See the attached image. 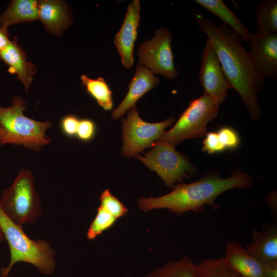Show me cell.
I'll return each mask as SVG.
<instances>
[{
  "mask_svg": "<svg viewBox=\"0 0 277 277\" xmlns=\"http://www.w3.org/2000/svg\"><path fill=\"white\" fill-rule=\"evenodd\" d=\"M202 150L209 154L223 151L224 148L220 143L216 132H210L206 135L203 142Z\"/></svg>",
  "mask_w": 277,
  "mask_h": 277,
  "instance_id": "obj_28",
  "label": "cell"
},
{
  "mask_svg": "<svg viewBox=\"0 0 277 277\" xmlns=\"http://www.w3.org/2000/svg\"><path fill=\"white\" fill-rule=\"evenodd\" d=\"M0 58L8 66L9 72L16 74L28 90L36 68L34 64L27 61L26 53L18 45L15 38L10 41L0 53Z\"/></svg>",
  "mask_w": 277,
  "mask_h": 277,
  "instance_id": "obj_15",
  "label": "cell"
},
{
  "mask_svg": "<svg viewBox=\"0 0 277 277\" xmlns=\"http://www.w3.org/2000/svg\"><path fill=\"white\" fill-rule=\"evenodd\" d=\"M101 206L107 212L116 219L125 215L128 211L126 207L109 189L105 190L100 197Z\"/></svg>",
  "mask_w": 277,
  "mask_h": 277,
  "instance_id": "obj_25",
  "label": "cell"
},
{
  "mask_svg": "<svg viewBox=\"0 0 277 277\" xmlns=\"http://www.w3.org/2000/svg\"><path fill=\"white\" fill-rule=\"evenodd\" d=\"M0 208L19 226L36 222L42 209L31 171L25 169L19 171L11 186L2 192Z\"/></svg>",
  "mask_w": 277,
  "mask_h": 277,
  "instance_id": "obj_5",
  "label": "cell"
},
{
  "mask_svg": "<svg viewBox=\"0 0 277 277\" xmlns=\"http://www.w3.org/2000/svg\"><path fill=\"white\" fill-rule=\"evenodd\" d=\"M194 2L219 17L223 24L235 32L244 42L248 43L251 35L250 31L222 0H195Z\"/></svg>",
  "mask_w": 277,
  "mask_h": 277,
  "instance_id": "obj_19",
  "label": "cell"
},
{
  "mask_svg": "<svg viewBox=\"0 0 277 277\" xmlns=\"http://www.w3.org/2000/svg\"><path fill=\"white\" fill-rule=\"evenodd\" d=\"M257 32L277 33V1L264 0L256 9Z\"/></svg>",
  "mask_w": 277,
  "mask_h": 277,
  "instance_id": "obj_22",
  "label": "cell"
},
{
  "mask_svg": "<svg viewBox=\"0 0 277 277\" xmlns=\"http://www.w3.org/2000/svg\"><path fill=\"white\" fill-rule=\"evenodd\" d=\"M25 103L22 97L17 96L11 106H0V146L10 144L37 150L51 142L45 132L52 127L51 123L26 116Z\"/></svg>",
  "mask_w": 277,
  "mask_h": 277,
  "instance_id": "obj_4",
  "label": "cell"
},
{
  "mask_svg": "<svg viewBox=\"0 0 277 277\" xmlns=\"http://www.w3.org/2000/svg\"><path fill=\"white\" fill-rule=\"evenodd\" d=\"M196 277H241L233 270L224 257L208 259L197 264Z\"/></svg>",
  "mask_w": 277,
  "mask_h": 277,
  "instance_id": "obj_23",
  "label": "cell"
},
{
  "mask_svg": "<svg viewBox=\"0 0 277 277\" xmlns=\"http://www.w3.org/2000/svg\"><path fill=\"white\" fill-rule=\"evenodd\" d=\"M224 258L241 277H266L262 261L249 253L239 242L226 244Z\"/></svg>",
  "mask_w": 277,
  "mask_h": 277,
  "instance_id": "obj_14",
  "label": "cell"
},
{
  "mask_svg": "<svg viewBox=\"0 0 277 277\" xmlns=\"http://www.w3.org/2000/svg\"><path fill=\"white\" fill-rule=\"evenodd\" d=\"M252 182L250 175L242 172L226 178L211 175L191 183L177 184L171 192L163 196L141 197L137 201L139 208L145 212L164 208L177 215L188 211L200 213L205 210L206 205L217 209L215 201L224 192L234 188H250Z\"/></svg>",
  "mask_w": 277,
  "mask_h": 277,
  "instance_id": "obj_2",
  "label": "cell"
},
{
  "mask_svg": "<svg viewBox=\"0 0 277 277\" xmlns=\"http://www.w3.org/2000/svg\"><path fill=\"white\" fill-rule=\"evenodd\" d=\"M159 83V77L148 69L137 64L134 75L129 85L128 93L119 106L113 111L111 117L114 120L120 118L128 110L135 106L136 102L141 97L157 87Z\"/></svg>",
  "mask_w": 277,
  "mask_h": 277,
  "instance_id": "obj_13",
  "label": "cell"
},
{
  "mask_svg": "<svg viewBox=\"0 0 277 277\" xmlns=\"http://www.w3.org/2000/svg\"><path fill=\"white\" fill-rule=\"evenodd\" d=\"M262 263L266 277H277V260L265 261Z\"/></svg>",
  "mask_w": 277,
  "mask_h": 277,
  "instance_id": "obj_30",
  "label": "cell"
},
{
  "mask_svg": "<svg viewBox=\"0 0 277 277\" xmlns=\"http://www.w3.org/2000/svg\"><path fill=\"white\" fill-rule=\"evenodd\" d=\"M80 119L74 115H67L61 121L60 127L63 133L68 137L76 136Z\"/></svg>",
  "mask_w": 277,
  "mask_h": 277,
  "instance_id": "obj_29",
  "label": "cell"
},
{
  "mask_svg": "<svg viewBox=\"0 0 277 277\" xmlns=\"http://www.w3.org/2000/svg\"><path fill=\"white\" fill-rule=\"evenodd\" d=\"M216 132L219 140L225 150L234 149L239 146L240 143L239 136L232 128L224 127Z\"/></svg>",
  "mask_w": 277,
  "mask_h": 277,
  "instance_id": "obj_26",
  "label": "cell"
},
{
  "mask_svg": "<svg viewBox=\"0 0 277 277\" xmlns=\"http://www.w3.org/2000/svg\"><path fill=\"white\" fill-rule=\"evenodd\" d=\"M172 39V33L168 29L163 27L156 30L151 39L142 42L138 46V64L154 74L175 79L179 72L174 65Z\"/></svg>",
  "mask_w": 277,
  "mask_h": 277,
  "instance_id": "obj_9",
  "label": "cell"
},
{
  "mask_svg": "<svg viewBox=\"0 0 277 277\" xmlns=\"http://www.w3.org/2000/svg\"><path fill=\"white\" fill-rule=\"evenodd\" d=\"M81 80L88 93L101 107L105 110L112 109V92L103 77L92 79L86 75H82Z\"/></svg>",
  "mask_w": 277,
  "mask_h": 277,
  "instance_id": "obj_21",
  "label": "cell"
},
{
  "mask_svg": "<svg viewBox=\"0 0 277 277\" xmlns=\"http://www.w3.org/2000/svg\"><path fill=\"white\" fill-rule=\"evenodd\" d=\"M4 240H5V237H4V234L0 228V243L3 242Z\"/></svg>",
  "mask_w": 277,
  "mask_h": 277,
  "instance_id": "obj_33",
  "label": "cell"
},
{
  "mask_svg": "<svg viewBox=\"0 0 277 277\" xmlns=\"http://www.w3.org/2000/svg\"><path fill=\"white\" fill-rule=\"evenodd\" d=\"M269 199H268L267 201V204L270 208L271 212L274 217L276 218L277 216V207H276V199L275 200V196L273 195L272 197V196H270Z\"/></svg>",
  "mask_w": 277,
  "mask_h": 277,
  "instance_id": "obj_32",
  "label": "cell"
},
{
  "mask_svg": "<svg viewBox=\"0 0 277 277\" xmlns=\"http://www.w3.org/2000/svg\"><path fill=\"white\" fill-rule=\"evenodd\" d=\"M197 264L188 256H184L177 261H169L146 277H196Z\"/></svg>",
  "mask_w": 277,
  "mask_h": 277,
  "instance_id": "obj_20",
  "label": "cell"
},
{
  "mask_svg": "<svg viewBox=\"0 0 277 277\" xmlns=\"http://www.w3.org/2000/svg\"><path fill=\"white\" fill-rule=\"evenodd\" d=\"M96 127L94 122L88 118L80 120L76 137L80 141L88 142L94 137Z\"/></svg>",
  "mask_w": 277,
  "mask_h": 277,
  "instance_id": "obj_27",
  "label": "cell"
},
{
  "mask_svg": "<svg viewBox=\"0 0 277 277\" xmlns=\"http://www.w3.org/2000/svg\"><path fill=\"white\" fill-rule=\"evenodd\" d=\"M38 18L48 30L59 34L70 23L67 9L58 1H41L38 4Z\"/></svg>",
  "mask_w": 277,
  "mask_h": 277,
  "instance_id": "obj_17",
  "label": "cell"
},
{
  "mask_svg": "<svg viewBox=\"0 0 277 277\" xmlns=\"http://www.w3.org/2000/svg\"><path fill=\"white\" fill-rule=\"evenodd\" d=\"M192 15L199 28L208 37L230 84L239 93L250 116L258 118L261 113L258 94L266 80L255 70L241 37L226 25L216 24L197 10Z\"/></svg>",
  "mask_w": 277,
  "mask_h": 277,
  "instance_id": "obj_1",
  "label": "cell"
},
{
  "mask_svg": "<svg viewBox=\"0 0 277 277\" xmlns=\"http://www.w3.org/2000/svg\"><path fill=\"white\" fill-rule=\"evenodd\" d=\"M248 44L253 66L264 78L277 77V33L257 32L251 34Z\"/></svg>",
  "mask_w": 277,
  "mask_h": 277,
  "instance_id": "obj_11",
  "label": "cell"
},
{
  "mask_svg": "<svg viewBox=\"0 0 277 277\" xmlns=\"http://www.w3.org/2000/svg\"><path fill=\"white\" fill-rule=\"evenodd\" d=\"M140 12V1H133L127 7L123 24L114 39L121 62L126 68H130L134 63L133 48L137 35Z\"/></svg>",
  "mask_w": 277,
  "mask_h": 277,
  "instance_id": "obj_12",
  "label": "cell"
},
{
  "mask_svg": "<svg viewBox=\"0 0 277 277\" xmlns=\"http://www.w3.org/2000/svg\"><path fill=\"white\" fill-rule=\"evenodd\" d=\"M144 156L136 158L152 171H155L168 187L174 188L177 182H182L194 172V168L186 157L169 143L157 140Z\"/></svg>",
  "mask_w": 277,
  "mask_h": 277,
  "instance_id": "obj_7",
  "label": "cell"
},
{
  "mask_svg": "<svg viewBox=\"0 0 277 277\" xmlns=\"http://www.w3.org/2000/svg\"><path fill=\"white\" fill-rule=\"evenodd\" d=\"M199 80L204 93L219 105L223 102L228 90L231 88L218 57L208 40L202 54Z\"/></svg>",
  "mask_w": 277,
  "mask_h": 277,
  "instance_id": "obj_10",
  "label": "cell"
},
{
  "mask_svg": "<svg viewBox=\"0 0 277 277\" xmlns=\"http://www.w3.org/2000/svg\"><path fill=\"white\" fill-rule=\"evenodd\" d=\"M116 220L115 217L100 206L88 229L87 238L89 240L95 239L98 235L112 227Z\"/></svg>",
  "mask_w": 277,
  "mask_h": 277,
  "instance_id": "obj_24",
  "label": "cell"
},
{
  "mask_svg": "<svg viewBox=\"0 0 277 277\" xmlns=\"http://www.w3.org/2000/svg\"><path fill=\"white\" fill-rule=\"evenodd\" d=\"M0 228L10 252L9 264L1 268V277H8L13 265L20 262L33 265L42 274L53 273L56 267L55 253L47 241L30 239L22 227L9 219L1 208Z\"/></svg>",
  "mask_w": 277,
  "mask_h": 277,
  "instance_id": "obj_3",
  "label": "cell"
},
{
  "mask_svg": "<svg viewBox=\"0 0 277 277\" xmlns=\"http://www.w3.org/2000/svg\"><path fill=\"white\" fill-rule=\"evenodd\" d=\"M38 2L34 0H13L0 15L1 27L28 22L38 18Z\"/></svg>",
  "mask_w": 277,
  "mask_h": 277,
  "instance_id": "obj_18",
  "label": "cell"
},
{
  "mask_svg": "<svg viewBox=\"0 0 277 277\" xmlns=\"http://www.w3.org/2000/svg\"><path fill=\"white\" fill-rule=\"evenodd\" d=\"M252 241L246 247L249 253L262 261L277 260V224L266 223L252 233Z\"/></svg>",
  "mask_w": 277,
  "mask_h": 277,
  "instance_id": "obj_16",
  "label": "cell"
},
{
  "mask_svg": "<svg viewBox=\"0 0 277 277\" xmlns=\"http://www.w3.org/2000/svg\"><path fill=\"white\" fill-rule=\"evenodd\" d=\"M174 121L173 117H170L161 122L148 123L140 117L135 106L132 107L127 117L122 119V155L128 158L136 156L145 149L151 147Z\"/></svg>",
  "mask_w": 277,
  "mask_h": 277,
  "instance_id": "obj_8",
  "label": "cell"
},
{
  "mask_svg": "<svg viewBox=\"0 0 277 277\" xmlns=\"http://www.w3.org/2000/svg\"><path fill=\"white\" fill-rule=\"evenodd\" d=\"M219 107L213 98L204 93L189 103L173 127L157 140L175 147L185 140L206 135L207 125L217 116Z\"/></svg>",
  "mask_w": 277,
  "mask_h": 277,
  "instance_id": "obj_6",
  "label": "cell"
},
{
  "mask_svg": "<svg viewBox=\"0 0 277 277\" xmlns=\"http://www.w3.org/2000/svg\"><path fill=\"white\" fill-rule=\"evenodd\" d=\"M10 34L7 29L0 27V53L2 52L9 44Z\"/></svg>",
  "mask_w": 277,
  "mask_h": 277,
  "instance_id": "obj_31",
  "label": "cell"
}]
</instances>
